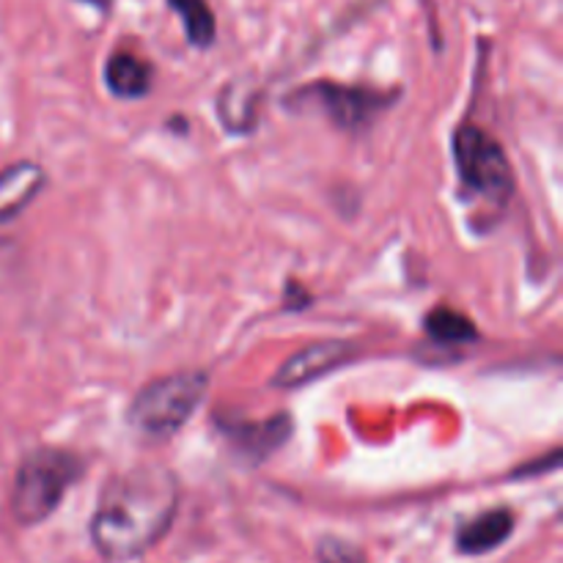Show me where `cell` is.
Wrapping results in <instances>:
<instances>
[{"label": "cell", "mask_w": 563, "mask_h": 563, "mask_svg": "<svg viewBox=\"0 0 563 563\" xmlns=\"http://www.w3.org/2000/svg\"><path fill=\"white\" fill-rule=\"evenodd\" d=\"M179 482L174 471L141 465L110 478L91 517V542L104 561H132L174 526Z\"/></svg>", "instance_id": "obj_1"}, {"label": "cell", "mask_w": 563, "mask_h": 563, "mask_svg": "<svg viewBox=\"0 0 563 563\" xmlns=\"http://www.w3.org/2000/svg\"><path fill=\"white\" fill-rule=\"evenodd\" d=\"M86 465L64 449H36L22 460L11 487V517L22 528L42 526L60 506Z\"/></svg>", "instance_id": "obj_2"}, {"label": "cell", "mask_w": 563, "mask_h": 563, "mask_svg": "<svg viewBox=\"0 0 563 563\" xmlns=\"http://www.w3.org/2000/svg\"><path fill=\"white\" fill-rule=\"evenodd\" d=\"M207 388L209 372H203V368L152 379L132 399L126 421L135 432L146 434V438H170L190 421V416L207 396Z\"/></svg>", "instance_id": "obj_3"}, {"label": "cell", "mask_w": 563, "mask_h": 563, "mask_svg": "<svg viewBox=\"0 0 563 563\" xmlns=\"http://www.w3.org/2000/svg\"><path fill=\"white\" fill-rule=\"evenodd\" d=\"M399 99V91H377L363 86H341L333 80H317L286 97L289 110L319 113L344 132H361L377 121L379 113Z\"/></svg>", "instance_id": "obj_4"}, {"label": "cell", "mask_w": 563, "mask_h": 563, "mask_svg": "<svg viewBox=\"0 0 563 563\" xmlns=\"http://www.w3.org/2000/svg\"><path fill=\"white\" fill-rule=\"evenodd\" d=\"M454 163L462 185L493 203H506L515 196V170L504 146L482 126H460L454 135Z\"/></svg>", "instance_id": "obj_5"}, {"label": "cell", "mask_w": 563, "mask_h": 563, "mask_svg": "<svg viewBox=\"0 0 563 563\" xmlns=\"http://www.w3.org/2000/svg\"><path fill=\"white\" fill-rule=\"evenodd\" d=\"M218 429L229 440L236 456L253 462V465H262L264 460H269L275 451L289 443L295 423L286 412H275L264 421H236V418L223 421L218 418Z\"/></svg>", "instance_id": "obj_6"}, {"label": "cell", "mask_w": 563, "mask_h": 563, "mask_svg": "<svg viewBox=\"0 0 563 563\" xmlns=\"http://www.w3.org/2000/svg\"><path fill=\"white\" fill-rule=\"evenodd\" d=\"M352 350H355V346L346 344V341L341 339H324L317 341V344H308L306 350L295 352V355L275 372L269 385L280 390H295L302 388V385H311L313 379L324 377V374L333 372L335 366H341V363L352 355Z\"/></svg>", "instance_id": "obj_7"}, {"label": "cell", "mask_w": 563, "mask_h": 563, "mask_svg": "<svg viewBox=\"0 0 563 563\" xmlns=\"http://www.w3.org/2000/svg\"><path fill=\"white\" fill-rule=\"evenodd\" d=\"M44 181H47L44 168L31 159H22V163L0 170V223H11L14 218H20L31 207L33 198L42 192Z\"/></svg>", "instance_id": "obj_8"}, {"label": "cell", "mask_w": 563, "mask_h": 563, "mask_svg": "<svg viewBox=\"0 0 563 563\" xmlns=\"http://www.w3.org/2000/svg\"><path fill=\"white\" fill-rule=\"evenodd\" d=\"M515 511L511 509H489L484 515L473 517L471 522L456 531V550L462 555H487L506 544L515 533Z\"/></svg>", "instance_id": "obj_9"}, {"label": "cell", "mask_w": 563, "mask_h": 563, "mask_svg": "<svg viewBox=\"0 0 563 563\" xmlns=\"http://www.w3.org/2000/svg\"><path fill=\"white\" fill-rule=\"evenodd\" d=\"M108 91L119 99H141L152 91V66L132 53H113L104 64Z\"/></svg>", "instance_id": "obj_10"}, {"label": "cell", "mask_w": 563, "mask_h": 563, "mask_svg": "<svg viewBox=\"0 0 563 563\" xmlns=\"http://www.w3.org/2000/svg\"><path fill=\"white\" fill-rule=\"evenodd\" d=\"M423 330L429 339L440 346H465L478 341V330L465 313L454 311V308H434L423 319Z\"/></svg>", "instance_id": "obj_11"}, {"label": "cell", "mask_w": 563, "mask_h": 563, "mask_svg": "<svg viewBox=\"0 0 563 563\" xmlns=\"http://www.w3.org/2000/svg\"><path fill=\"white\" fill-rule=\"evenodd\" d=\"M218 113L229 132H251L258 113L256 93L229 82V88H223V93L218 99Z\"/></svg>", "instance_id": "obj_12"}, {"label": "cell", "mask_w": 563, "mask_h": 563, "mask_svg": "<svg viewBox=\"0 0 563 563\" xmlns=\"http://www.w3.org/2000/svg\"><path fill=\"white\" fill-rule=\"evenodd\" d=\"M168 5L179 14L185 36L192 47L207 49L214 42V14L207 0H168Z\"/></svg>", "instance_id": "obj_13"}, {"label": "cell", "mask_w": 563, "mask_h": 563, "mask_svg": "<svg viewBox=\"0 0 563 563\" xmlns=\"http://www.w3.org/2000/svg\"><path fill=\"white\" fill-rule=\"evenodd\" d=\"M317 563H368L357 544L341 537H322L317 544Z\"/></svg>", "instance_id": "obj_14"}, {"label": "cell", "mask_w": 563, "mask_h": 563, "mask_svg": "<svg viewBox=\"0 0 563 563\" xmlns=\"http://www.w3.org/2000/svg\"><path fill=\"white\" fill-rule=\"evenodd\" d=\"M544 462H537V465L531 467H520V471H515V476H537V473H548V471H555L561 462V451H553L550 456H542Z\"/></svg>", "instance_id": "obj_15"}]
</instances>
